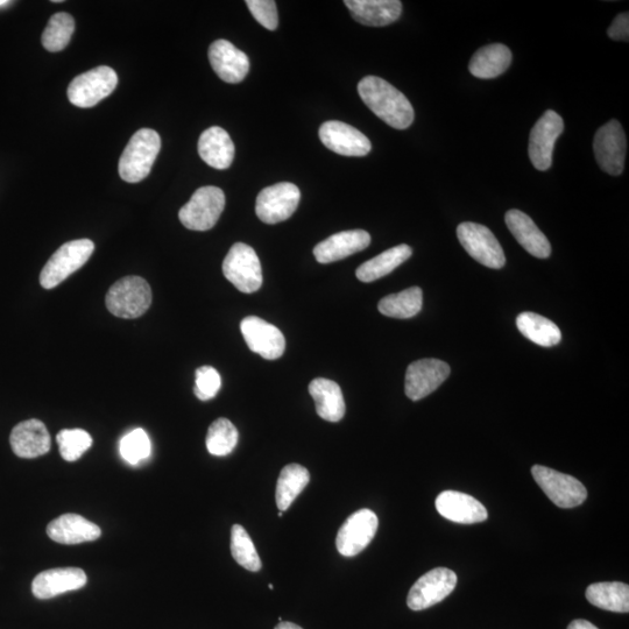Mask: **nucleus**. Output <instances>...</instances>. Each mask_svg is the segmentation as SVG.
<instances>
[{
  "label": "nucleus",
  "instance_id": "nucleus-1",
  "mask_svg": "<svg viewBox=\"0 0 629 629\" xmlns=\"http://www.w3.org/2000/svg\"><path fill=\"white\" fill-rule=\"evenodd\" d=\"M358 93L374 115L397 130H406L414 122V109L408 98L392 84L377 76L364 77Z\"/></svg>",
  "mask_w": 629,
  "mask_h": 629
},
{
  "label": "nucleus",
  "instance_id": "nucleus-2",
  "mask_svg": "<svg viewBox=\"0 0 629 629\" xmlns=\"http://www.w3.org/2000/svg\"><path fill=\"white\" fill-rule=\"evenodd\" d=\"M161 150L157 131L141 129L134 133L119 160V175L124 181L138 183L151 173Z\"/></svg>",
  "mask_w": 629,
  "mask_h": 629
},
{
  "label": "nucleus",
  "instance_id": "nucleus-3",
  "mask_svg": "<svg viewBox=\"0 0 629 629\" xmlns=\"http://www.w3.org/2000/svg\"><path fill=\"white\" fill-rule=\"evenodd\" d=\"M105 302L112 315L132 320L143 316L151 307L152 289L143 278L125 277L110 288Z\"/></svg>",
  "mask_w": 629,
  "mask_h": 629
},
{
  "label": "nucleus",
  "instance_id": "nucleus-4",
  "mask_svg": "<svg viewBox=\"0 0 629 629\" xmlns=\"http://www.w3.org/2000/svg\"><path fill=\"white\" fill-rule=\"evenodd\" d=\"M95 244L89 239H77L62 245L40 274V284L45 289L59 286L70 275L79 271L93 256Z\"/></svg>",
  "mask_w": 629,
  "mask_h": 629
},
{
  "label": "nucleus",
  "instance_id": "nucleus-5",
  "mask_svg": "<svg viewBox=\"0 0 629 629\" xmlns=\"http://www.w3.org/2000/svg\"><path fill=\"white\" fill-rule=\"evenodd\" d=\"M223 273L239 292L252 294L263 285V272L256 251L244 243L233 245L225 257Z\"/></svg>",
  "mask_w": 629,
  "mask_h": 629
},
{
  "label": "nucleus",
  "instance_id": "nucleus-6",
  "mask_svg": "<svg viewBox=\"0 0 629 629\" xmlns=\"http://www.w3.org/2000/svg\"><path fill=\"white\" fill-rule=\"evenodd\" d=\"M225 208L222 189L207 186L197 189L192 199L182 207L179 218L187 229L208 231L216 225Z\"/></svg>",
  "mask_w": 629,
  "mask_h": 629
},
{
  "label": "nucleus",
  "instance_id": "nucleus-7",
  "mask_svg": "<svg viewBox=\"0 0 629 629\" xmlns=\"http://www.w3.org/2000/svg\"><path fill=\"white\" fill-rule=\"evenodd\" d=\"M457 237L464 250L479 264L494 270H500L506 265L503 247L486 226L472 222L459 224Z\"/></svg>",
  "mask_w": 629,
  "mask_h": 629
},
{
  "label": "nucleus",
  "instance_id": "nucleus-8",
  "mask_svg": "<svg viewBox=\"0 0 629 629\" xmlns=\"http://www.w3.org/2000/svg\"><path fill=\"white\" fill-rule=\"evenodd\" d=\"M118 84V76L110 67H97L75 77L68 88L69 102L79 108H93L110 96Z\"/></svg>",
  "mask_w": 629,
  "mask_h": 629
},
{
  "label": "nucleus",
  "instance_id": "nucleus-9",
  "mask_svg": "<svg viewBox=\"0 0 629 629\" xmlns=\"http://www.w3.org/2000/svg\"><path fill=\"white\" fill-rule=\"evenodd\" d=\"M532 475L537 485L558 507L574 508L582 505L588 498L585 486L575 477L542 465H534Z\"/></svg>",
  "mask_w": 629,
  "mask_h": 629
},
{
  "label": "nucleus",
  "instance_id": "nucleus-10",
  "mask_svg": "<svg viewBox=\"0 0 629 629\" xmlns=\"http://www.w3.org/2000/svg\"><path fill=\"white\" fill-rule=\"evenodd\" d=\"M301 192L289 182L277 183L259 193L256 212L261 222L278 224L291 218L299 207Z\"/></svg>",
  "mask_w": 629,
  "mask_h": 629
},
{
  "label": "nucleus",
  "instance_id": "nucleus-11",
  "mask_svg": "<svg viewBox=\"0 0 629 629\" xmlns=\"http://www.w3.org/2000/svg\"><path fill=\"white\" fill-rule=\"evenodd\" d=\"M564 131V122L553 110L544 112L530 132L529 159L539 171H548L553 165V152L556 141Z\"/></svg>",
  "mask_w": 629,
  "mask_h": 629
},
{
  "label": "nucleus",
  "instance_id": "nucleus-12",
  "mask_svg": "<svg viewBox=\"0 0 629 629\" xmlns=\"http://www.w3.org/2000/svg\"><path fill=\"white\" fill-rule=\"evenodd\" d=\"M593 151L599 167L605 173L618 176L624 172L627 141L618 120L613 119L600 127L593 140Z\"/></svg>",
  "mask_w": 629,
  "mask_h": 629
},
{
  "label": "nucleus",
  "instance_id": "nucleus-13",
  "mask_svg": "<svg viewBox=\"0 0 629 629\" xmlns=\"http://www.w3.org/2000/svg\"><path fill=\"white\" fill-rule=\"evenodd\" d=\"M457 576L447 568H436L423 575L408 593L407 604L413 611H423L441 603L457 585Z\"/></svg>",
  "mask_w": 629,
  "mask_h": 629
},
{
  "label": "nucleus",
  "instance_id": "nucleus-14",
  "mask_svg": "<svg viewBox=\"0 0 629 629\" xmlns=\"http://www.w3.org/2000/svg\"><path fill=\"white\" fill-rule=\"evenodd\" d=\"M378 526V517L371 510L353 513L337 534L336 546L339 554L353 557L362 553L376 536Z\"/></svg>",
  "mask_w": 629,
  "mask_h": 629
},
{
  "label": "nucleus",
  "instance_id": "nucleus-15",
  "mask_svg": "<svg viewBox=\"0 0 629 629\" xmlns=\"http://www.w3.org/2000/svg\"><path fill=\"white\" fill-rule=\"evenodd\" d=\"M450 366L438 359L416 360L408 366L405 392L412 401L427 398L450 376Z\"/></svg>",
  "mask_w": 629,
  "mask_h": 629
},
{
  "label": "nucleus",
  "instance_id": "nucleus-16",
  "mask_svg": "<svg viewBox=\"0 0 629 629\" xmlns=\"http://www.w3.org/2000/svg\"><path fill=\"white\" fill-rule=\"evenodd\" d=\"M240 330L250 350L264 359L275 360L284 355L285 336L273 324L257 316H249L240 323Z\"/></svg>",
  "mask_w": 629,
  "mask_h": 629
},
{
  "label": "nucleus",
  "instance_id": "nucleus-17",
  "mask_svg": "<svg viewBox=\"0 0 629 629\" xmlns=\"http://www.w3.org/2000/svg\"><path fill=\"white\" fill-rule=\"evenodd\" d=\"M318 134L325 147L344 157H365L372 150L371 141L364 133L338 120L324 123Z\"/></svg>",
  "mask_w": 629,
  "mask_h": 629
},
{
  "label": "nucleus",
  "instance_id": "nucleus-18",
  "mask_svg": "<svg viewBox=\"0 0 629 629\" xmlns=\"http://www.w3.org/2000/svg\"><path fill=\"white\" fill-rule=\"evenodd\" d=\"M209 60L219 79L226 83H240L250 72L249 56L226 40L212 42Z\"/></svg>",
  "mask_w": 629,
  "mask_h": 629
},
{
  "label": "nucleus",
  "instance_id": "nucleus-19",
  "mask_svg": "<svg viewBox=\"0 0 629 629\" xmlns=\"http://www.w3.org/2000/svg\"><path fill=\"white\" fill-rule=\"evenodd\" d=\"M435 505L443 518L457 524H479L489 517L480 501L462 492L444 491L437 497Z\"/></svg>",
  "mask_w": 629,
  "mask_h": 629
},
{
  "label": "nucleus",
  "instance_id": "nucleus-20",
  "mask_svg": "<svg viewBox=\"0 0 629 629\" xmlns=\"http://www.w3.org/2000/svg\"><path fill=\"white\" fill-rule=\"evenodd\" d=\"M370 244V233L364 230L338 232L317 244L314 249V256L320 264L335 263V261L364 251Z\"/></svg>",
  "mask_w": 629,
  "mask_h": 629
},
{
  "label": "nucleus",
  "instance_id": "nucleus-21",
  "mask_svg": "<svg viewBox=\"0 0 629 629\" xmlns=\"http://www.w3.org/2000/svg\"><path fill=\"white\" fill-rule=\"evenodd\" d=\"M87 582L86 572L80 568H56L35 577L32 592L38 599H51L62 593L80 590Z\"/></svg>",
  "mask_w": 629,
  "mask_h": 629
},
{
  "label": "nucleus",
  "instance_id": "nucleus-22",
  "mask_svg": "<svg viewBox=\"0 0 629 629\" xmlns=\"http://www.w3.org/2000/svg\"><path fill=\"white\" fill-rule=\"evenodd\" d=\"M10 443L14 454L26 459L44 456L52 447L51 435L45 424L35 419L21 422L14 427Z\"/></svg>",
  "mask_w": 629,
  "mask_h": 629
},
{
  "label": "nucleus",
  "instance_id": "nucleus-23",
  "mask_svg": "<svg viewBox=\"0 0 629 629\" xmlns=\"http://www.w3.org/2000/svg\"><path fill=\"white\" fill-rule=\"evenodd\" d=\"M505 219L512 235L528 253L539 259L550 257L551 245L548 238L525 212L515 209L507 211Z\"/></svg>",
  "mask_w": 629,
  "mask_h": 629
},
{
  "label": "nucleus",
  "instance_id": "nucleus-24",
  "mask_svg": "<svg viewBox=\"0 0 629 629\" xmlns=\"http://www.w3.org/2000/svg\"><path fill=\"white\" fill-rule=\"evenodd\" d=\"M49 539L61 544H80L100 539L102 530L77 514H65L47 527Z\"/></svg>",
  "mask_w": 629,
  "mask_h": 629
},
{
  "label": "nucleus",
  "instance_id": "nucleus-25",
  "mask_svg": "<svg viewBox=\"0 0 629 629\" xmlns=\"http://www.w3.org/2000/svg\"><path fill=\"white\" fill-rule=\"evenodd\" d=\"M344 4L351 11L353 19L371 27L391 25L400 18L402 12L399 0H345Z\"/></svg>",
  "mask_w": 629,
  "mask_h": 629
},
{
  "label": "nucleus",
  "instance_id": "nucleus-26",
  "mask_svg": "<svg viewBox=\"0 0 629 629\" xmlns=\"http://www.w3.org/2000/svg\"><path fill=\"white\" fill-rule=\"evenodd\" d=\"M199 154L210 167L224 171L235 158V145L222 127L212 126L201 134Z\"/></svg>",
  "mask_w": 629,
  "mask_h": 629
},
{
  "label": "nucleus",
  "instance_id": "nucleus-27",
  "mask_svg": "<svg viewBox=\"0 0 629 629\" xmlns=\"http://www.w3.org/2000/svg\"><path fill=\"white\" fill-rule=\"evenodd\" d=\"M309 393L315 401L316 412L321 419L338 422L345 415V401L341 387L335 381L317 378L309 385Z\"/></svg>",
  "mask_w": 629,
  "mask_h": 629
},
{
  "label": "nucleus",
  "instance_id": "nucleus-28",
  "mask_svg": "<svg viewBox=\"0 0 629 629\" xmlns=\"http://www.w3.org/2000/svg\"><path fill=\"white\" fill-rule=\"evenodd\" d=\"M512 63L510 48L501 44H493L480 48L472 56L469 69L477 79L491 80L503 75Z\"/></svg>",
  "mask_w": 629,
  "mask_h": 629
},
{
  "label": "nucleus",
  "instance_id": "nucleus-29",
  "mask_svg": "<svg viewBox=\"0 0 629 629\" xmlns=\"http://www.w3.org/2000/svg\"><path fill=\"white\" fill-rule=\"evenodd\" d=\"M412 254L413 251L408 245L402 244L392 247V249L360 265L356 272L357 278L362 282H373L384 278L387 274L392 273L395 268L404 264L405 261L412 257Z\"/></svg>",
  "mask_w": 629,
  "mask_h": 629
},
{
  "label": "nucleus",
  "instance_id": "nucleus-30",
  "mask_svg": "<svg viewBox=\"0 0 629 629\" xmlns=\"http://www.w3.org/2000/svg\"><path fill=\"white\" fill-rule=\"evenodd\" d=\"M586 599L599 609L617 612H629V588L620 582L596 583L586 590Z\"/></svg>",
  "mask_w": 629,
  "mask_h": 629
},
{
  "label": "nucleus",
  "instance_id": "nucleus-31",
  "mask_svg": "<svg viewBox=\"0 0 629 629\" xmlns=\"http://www.w3.org/2000/svg\"><path fill=\"white\" fill-rule=\"evenodd\" d=\"M517 327L530 342L551 348L561 342L560 328L548 318L535 313H522L517 318Z\"/></svg>",
  "mask_w": 629,
  "mask_h": 629
},
{
  "label": "nucleus",
  "instance_id": "nucleus-32",
  "mask_svg": "<svg viewBox=\"0 0 629 629\" xmlns=\"http://www.w3.org/2000/svg\"><path fill=\"white\" fill-rule=\"evenodd\" d=\"M310 480L309 471L300 464H289L282 469L277 484V505L280 512H285L306 489Z\"/></svg>",
  "mask_w": 629,
  "mask_h": 629
},
{
  "label": "nucleus",
  "instance_id": "nucleus-33",
  "mask_svg": "<svg viewBox=\"0 0 629 629\" xmlns=\"http://www.w3.org/2000/svg\"><path fill=\"white\" fill-rule=\"evenodd\" d=\"M423 305V293L420 287H412L406 291L385 296L379 302V312L387 317L406 320L418 315Z\"/></svg>",
  "mask_w": 629,
  "mask_h": 629
},
{
  "label": "nucleus",
  "instance_id": "nucleus-34",
  "mask_svg": "<svg viewBox=\"0 0 629 629\" xmlns=\"http://www.w3.org/2000/svg\"><path fill=\"white\" fill-rule=\"evenodd\" d=\"M74 31V18L65 12L56 13L42 33V45L49 52H61L68 46Z\"/></svg>",
  "mask_w": 629,
  "mask_h": 629
},
{
  "label": "nucleus",
  "instance_id": "nucleus-35",
  "mask_svg": "<svg viewBox=\"0 0 629 629\" xmlns=\"http://www.w3.org/2000/svg\"><path fill=\"white\" fill-rule=\"evenodd\" d=\"M238 437V430L231 421L218 419L209 427L207 449L211 455L228 456L236 448Z\"/></svg>",
  "mask_w": 629,
  "mask_h": 629
},
{
  "label": "nucleus",
  "instance_id": "nucleus-36",
  "mask_svg": "<svg viewBox=\"0 0 629 629\" xmlns=\"http://www.w3.org/2000/svg\"><path fill=\"white\" fill-rule=\"evenodd\" d=\"M231 553L240 567L252 572L261 569L257 549L243 526L235 525L231 529Z\"/></svg>",
  "mask_w": 629,
  "mask_h": 629
},
{
  "label": "nucleus",
  "instance_id": "nucleus-37",
  "mask_svg": "<svg viewBox=\"0 0 629 629\" xmlns=\"http://www.w3.org/2000/svg\"><path fill=\"white\" fill-rule=\"evenodd\" d=\"M60 454L67 462H76L93 445V438L83 429H65L60 431L58 437Z\"/></svg>",
  "mask_w": 629,
  "mask_h": 629
},
{
  "label": "nucleus",
  "instance_id": "nucleus-38",
  "mask_svg": "<svg viewBox=\"0 0 629 629\" xmlns=\"http://www.w3.org/2000/svg\"><path fill=\"white\" fill-rule=\"evenodd\" d=\"M120 455L124 461L137 465L151 456L152 444L144 429H134L125 435L119 445Z\"/></svg>",
  "mask_w": 629,
  "mask_h": 629
},
{
  "label": "nucleus",
  "instance_id": "nucleus-39",
  "mask_svg": "<svg viewBox=\"0 0 629 629\" xmlns=\"http://www.w3.org/2000/svg\"><path fill=\"white\" fill-rule=\"evenodd\" d=\"M222 379L211 366H202L196 371L194 393L201 401L214 399L221 390Z\"/></svg>",
  "mask_w": 629,
  "mask_h": 629
},
{
  "label": "nucleus",
  "instance_id": "nucleus-40",
  "mask_svg": "<svg viewBox=\"0 0 629 629\" xmlns=\"http://www.w3.org/2000/svg\"><path fill=\"white\" fill-rule=\"evenodd\" d=\"M246 5L261 26L270 31L277 30L279 25L278 9L273 0H247Z\"/></svg>",
  "mask_w": 629,
  "mask_h": 629
},
{
  "label": "nucleus",
  "instance_id": "nucleus-41",
  "mask_svg": "<svg viewBox=\"0 0 629 629\" xmlns=\"http://www.w3.org/2000/svg\"><path fill=\"white\" fill-rule=\"evenodd\" d=\"M607 34L612 40L628 41L629 39V14L628 12L621 13L613 20L612 25Z\"/></svg>",
  "mask_w": 629,
  "mask_h": 629
},
{
  "label": "nucleus",
  "instance_id": "nucleus-42",
  "mask_svg": "<svg viewBox=\"0 0 629 629\" xmlns=\"http://www.w3.org/2000/svg\"><path fill=\"white\" fill-rule=\"evenodd\" d=\"M568 629H599V628L591 624L590 621L578 619V620L572 621V623L568 626Z\"/></svg>",
  "mask_w": 629,
  "mask_h": 629
},
{
  "label": "nucleus",
  "instance_id": "nucleus-43",
  "mask_svg": "<svg viewBox=\"0 0 629 629\" xmlns=\"http://www.w3.org/2000/svg\"><path fill=\"white\" fill-rule=\"evenodd\" d=\"M274 629H303V628L293 623H284V621H281V623Z\"/></svg>",
  "mask_w": 629,
  "mask_h": 629
},
{
  "label": "nucleus",
  "instance_id": "nucleus-44",
  "mask_svg": "<svg viewBox=\"0 0 629 629\" xmlns=\"http://www.w3.org/2000/svg\"><path fill=\"white\" fill-rule=\"evenodd\" d=\"M11 4V2H7V0H0V7Z\"/></svg>",
  "mask_w": 629,
  "mask_h": 629
},
{
  "label": "nucleus",
  "instance_id": "nucleus-45",
  "mask_svg": "<svg viewBox=\"0 0 629 629\" xmlns=\"http://www.w3.org/2000/svg\"><path fill=\"white\" fill-rule=\"evenodd\" d=\"M282 515H284V512H279V517L282 518Z\"/></svg>",
  "mask_w": 629,
  "mask_h": 629
}]
</instances>
